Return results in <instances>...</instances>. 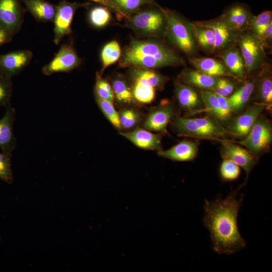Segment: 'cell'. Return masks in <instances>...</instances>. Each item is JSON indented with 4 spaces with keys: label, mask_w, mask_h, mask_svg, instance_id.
<instances>
[{
    "label": "cell",
    "mask_w": 272,
    "mask_h": 272,
    "mask_svg": "<svg viewBox=\"0 0 272 272\" xmlns=\"http://www.w3.org/2000/svg\"><path fill=\"white\" fill-rule=\"evenodd\" d=\"M272 22L267 26L262 33L258 37L263 41H266L271 39Z\"/></svg>",
    "instance_id": "obj_42"
},
{
    "label": "cell",
    "mask_w": 272,
    "mask_h": 272,
    "mask_svg": "<svg viewBox=\"0 0 272 272\" xmlns=\"http://www.w3.org/2000/svg\"><path fill=\"white\" fill-rule=\"evenodd\" d=\"M239 46L246 69L251 72L256 69L261 59L262 48L258 40L252 35L241 37Z\"/></svg>",
    "instance_id": "obj_16"
},
{
    "label": "cell",
    "mask_w": 272,
    "mask_h": 272,
    "mask_svg": "<svg viewBox=\"0 0 272 272\" xmlns=\"http://www.w3.org/2000/svg\"><path fill=\"white\" fill-rule=\"evenodd\" d=\"M162 10L166 18V29L169 39L183 52H191L194 42L187 27L176 14Z\"/></svg>",
    "instance_id": "obj_8"
},
{
    "label": "cell",
    "mask_w": 272,
    "mask_h": 272,
    "mask_svg": "<svg viewBox=\"0 0 272 272\" xmlns=\"http://www.w3.org/2000/svg\"><path fill=\"white\" fill-rule=\"evenodd\" d=\"M181 63L180 58L161 43L154 40H133L123 50L119 65L123 67L151 69Z\"/></svg>",
    "instance_id": "obj_2"
},
{
    "label": "cell",
    "mask_w": 272,
    "mask_h": 272,
    "mask_svg": "<svg viewBox=\"0 0 272 272\" xmlns=\"http://www.w3.org/2000/svg\"><path fill=\"white\" fill-rule=\"evenodd\" d=\"M13 92L12 78L0 75V106L6 107L10 104Z\"/></svg>",
    "instance_id": "obj_37"
},
{
    "label": "cell",
    "mask_w": 272,
    "mask_h": 272,
    "mask_svg": "<svg viewBox=\"0 0 272 272\" xmlns=\"http://www.w3.org/2000/svg\"><path fill=\"white\" fill-rule=\"evenodd\" d=\"M11 157L12 154L0 152V180L9 184L14 180Z\"/></svg>",
    "instance_id": "obj_33"
},
{
    "label": "cell",
    "mask_w": 272,
    "mask_h": 272,
    "mask_svg": "<svg viewBox=\"0 0 272 272\" xmlns=\"http://www.w3.org/2000/svg\"><path fill=\"white\" fill-rule=\"evenodd\" d=\"M133 97L137 102L149 104L156 90H162L169 78L150 69L132 67L129 72Z\"/></svg>",
    "instance_id": "obj_3"
},
{
    "label": "cell",
    "mask_w": 272,
    "mask_h": 272,
    "mask_svg": "<svg viewBox=\"0 0 272 272\" xmlns=\"http://www.w3.org/2000/svg\"><path fill=\"white\" fill-rule=\"evenodd\" d=\"M121 56V49L116 41H111L103 47L100 54L102 69L98 73L101 76L106 67L117 61Z\"/></svg>",
    "instance_id": "obj_25"
},
{
    "label": "cell",
    "mask_w": 272,
    "mask_h": 272,
    "mask_svg": "<svg viewBox=\"0 0 272 272\" xmlns=\"http://www.w3.org/2000/svg\"><path fill=\"white\" fill-rule=\"evenodd\" d=\"M227 69L232 75L242 77L244 75V64L241 55L236 49L225 53L223 56Z\"/></svg>",
    "instance_id": "obj_28"
},
{
    "label": "cell",
    "mask_w": 272,
    "mask_h": 272,
    "mask_svg": "<svg viewBox=\"0 0 272 272\" xmlns=\"http://www.w3.org/2000/svg\"><path fill=\"white\" fill-rule=\"evenodd\" d=\"M194 35L199 45L205 49H213L214 45V34L213 30L208 27L193 25Z\"/></svg>",
    "instance_id": "obj_30"
},
{
    "label": "cell",
    "mask_w": 272,
    "mask_h": 272,
    "mask_svg": "<svg viewBox=\"0 0 272 272\" xmlns=\"http://www.w3.org/2000/svg\"><path fill=\"white\" fill-rule=\"evenodd\" d=\"M90 5V3H80L62 0L56 5L53 21L55 44L58 45L65 36L71 34L72 23L76 11L79 8H87Z\"/></svg>",
    "instance_id": "obj_6"
},
{
    "label": "cell",
    "mask_w": 272,
    "mask_h": 272,
    "mask_svg": "<svg viewBox=\"0 0 272 272\" xmlns=\"http://www.w3.org/2000/svg\"><path fill=\"white\" fill-rule=\"evenodd\" d=\"M272 13L265 11L255 17L253 20V28L258 36H260L271 22Z\"/></svg>",
    "instance_id": "obj_39"
},
{
    "label": "cell",
    "mask_w": 272,
    "mask_h": 272,
    "mask_svg": "<svg viewBox=\"0 0 272 272\" xmlns=\"http://www.w3.org/2000/svg\"><path fill=\"white\" fill-rule=\"evenodd\" d=\"M248 18V13L243 6L237 5L231 7L225 14V21L230 27L239 29L242 28Z\"/></svg>",
    "instance_id": "obj_27"
},
{
    "label": "cell",
    "mask_w": 272,
    "mask_h": 272,
    "mask_svg": "<svg viewBox=\"0 0 272 272\" xmlns=\"http://www.w3.org/2000/svg\"><path fill=\"white\" fill-rule=\"evenodd\" d=\"M95 95L113 103L114 94L111 85L98 73L94 88Z\"/></svg>",
    "instance_id": "obj_36"
},
{
    "label": "cell",
    "mask_w": 272,
    "mask_h": 272,
    "mask_svg": "<svg viewBox=\"0 0 272 272\" xmlns=\"http://www.w3.org/2000/svg\"><path fill=\"white\" fill-rule=\"evenodd\" d=\"M119 134L140 148L157 151L162 150L161 135L147 129L137 128L132 131L121 132Z\"/></svg>",
    "instance_id": "obj_17"
},
{
    "label": "cell",
    "mask_w": 272,
    "mask_h": 272,
    "mask_svg": "<svg viewBox=\"0 0 272 272\" xmlns=\"http://www.w3.org/2000/svg\"><path fill=\"white\" fill-rule=\"evenodd\" d=\"M16 111L9 104L0 119V149L2 152L12 154L17 145V139L14 131Z\"/></svg>",
    "instance_id": "obj_14"
},
{
    "label": "cell",
    "mask_w": 272,
    "mask_h": 272,
    "mask_svg": "<svg viewBox=\"0 0 272 272\" xmlns=\"http://www.w3.org/2000/svg\"><path fill=\"white\" fill-rule=\"evenodd\" d=\"M200 97L205 108L202 112H209L217 118L219 112V102L217 94L212 90H203Z\"/></svg>",
    "instance_id": "obj_34"
},
{
    "label": "cell",
    "mask_w": 272,
    "mask_h": 272,
    "mask_svg": "<svg viewBox=\"0 0 272 272\" xmlns=\"http://www.w3.org/2000/svg\"><path fill=\"white\" fill-rule=\"evenodd\" d=\"M197 152V143L183 140L168 150L158 151V155L173 161H189L195 158Z\"/></svg>",
    "instance_id": "obj_18"
},
{
    "label": "cell",
    "mask_w": 272,
    "mask_h": 272,
    "mask_svg": "<svg viewBox=\"0 0 272 272\" xmlns=\"http://www.w3.org/2000/svg\"><path fill=\"white\" fill-rule=\"evenodd\" d=\"M218 77L205 74L198 70L186 69L182 72L180 79L185 84L194 86L203 90L213 91Z\"/></svg>",
    "instance_id": "obj_20"
},
{
    "label": "cell",
    "mask_w": 272,
    "mask_h": 272,
    "mask_svg": "<svg viewBox=\"0 0 272 272\" xmlns=\"http://www.w3.org/2000/svg\"><path fill=\"white\" fill-rule=\"evenodd\" d=\"M13 36L0 30V47L3 45L10 43L13 39Z\"/></svg>",
    "instance_id": "obj_43"
},
{
    "label": "cell",
    "mask_w": 272,
    "mask_h": 272,
    "mask_svg": "<svg viewBox=\"0 0 272 272\" xmlns=\"http://www.w3.org/2000/svg\"><path fill=\"white\" fill-rule=\"evenodd\" d=\"M28 11L38 23L53 22L56 5L46 0H21Z\"/></svg>",
    "instance_id": "obj_19"
},
{
    "label": "cell",
    "mask_w": 272,
    "mask_h": 272,
    "mask_svg": "<svg viewBox=\"0 0 272 272\" xmlns=\"http://www.w3.org/2000/svg\"><path fill=\"white\" fill-rule=\"evenodd\" d=\"M265 106L260 103L249 107L238 116L229 126V132L233 137L244 138L250 131Z\"/></svg>",
    "instance_id": "obj_13"
},
{
    "label": "cell",
    "mask_w": 272,
    "mask_h": 272,
    "mask_svg": "<svg viewBox=\"0 0 272 272\" xmlns=\"http://www.w3.org/2000/svg\"><path fill=\"white\" fill-rule=\"evenodd\" d=\"M254 89V83L251 81L247 82L228 98L233 112L240 110L244 107Z\"/></svg>",
    "instance_id": "obj_24"
},
{
    "label": "cell",
    "mask_w": 272,
    "mask_h": 272,
    "mask_svg": "<svg viewBox=\"0 0 272 272\" xmlns=\"http://www.w3.org/2000/svg\"><path fill=\"white\" fill-rule=\"evenodd\" d=\"M240 167L232 161L224 159L220 167V176L224 181L236 180L240 174Z\"/></svg>",
    "instance_id": "obj_35"
},
{
    "label": "cell",
    "mask_w": 272,
    "mask_h": 272,
    "mask_svg": "<svg viewBox=\"0 0 272 272\" xmlns=\"http://www.w3.org/2000/svg\"><path fill=\"white\" fill-rule=\"evenodd\" d=\"M33 54L20 49L0 54V75L12 78L20 74L30 64Z\"/></svg>",
    "instance_id": "obj_10"
},
{
    "label": "cell",
    "mask_w": 272,
    "mask_h": 272,
    "mask_svg": "<svg viewBox=\"0 0 272 272\" xmlns=\"http://www.w3.org/2000/svg\"><path fill=\"white\" fill-rule=\"evenodd\" d=\"M117 15L127 17L140 11L145 5H156L154 0H112Z\"/></svg>",
    "instance_id": "obj_26"
},
{
    "label": "cell",
    "mask_w": 272,
    "mask_h": 272,
    "mask_svg": "<svg viewBox=\"0 0 272 272\" xmlns=\"http://www.w3.org/2000/svg\"><path fill=\"white\" fill-rule=\"evenodd\" d=\"M213 91L217 95L227 97L229 94L225 89L220 77L218 78L216 85Z\"/></svg>",
    "instance_id": "obj_41"
},
{
    "label": "cell",
    "mask_w": 272,
    "mask_h": 272,
    "mask_svg": "<svg viewBox=\"0 0 272 272\" xmlns=\"http://www.w3.org/2000/svg\"><path fill=\"white\" fill-rule=\"evenodd\" d=\"M233 191L227 197L205 200V226L210 232L212 247L218 254H230L243 249L246 242L239 231L237 218L243 196Z\"/></svg>",
    "instance_id": "obj_1"
},
{
    "label": "cell",
    "mask_w": 272,
    "mask_h": 272,
    "mask_svg": "<svg viewBox=\"0 0 272 272\" xmlns=\"http://www.w3.org/2000/svg\"><path fill=\"white\" fill-rule=\"evenodd\" d=\"M121 127L129 128L138 121L139 115L134 110L130 108L122 109L118 113Z\"/></svg>",
    "instance_id": "obj_38"
},
{
    "label": "cell",
    "mask_w": 272,
    "mask_h": 272,
    "mask_svg": "<svg viewBox=\"0 0 272 272\" xmlns=\"http://www.w3.org/2000/svg\"><path fill=\"white\" fill-rule=\"evenodd\" d=\"M220 79L225 89L228 94L229 95L231 94L234 89V85L233 83L230 81L224 78H220Z\"/></svg>",
    "instance_id": "obj_45"
},
{
    "label": "cell",
    "mask_w": 272,
    "mask_h": 272,
    "mask_svg": "<svg viewBox=\"0 0 272 272\" xmlns=\"http://www.w3.org/2000/svg\"><path fill=\"white\" fill-rule=\"evenodd\" d=\"M199 25L212 29L214 34L213 49L222 48L230 40V27L224 21L199 23Z\"/></svg>",
    "instance_id": "obj_23"
},
{
    "label": "cell",
    "mask_w": 272,
    "mask_h": 272,
    "mask_svg": "<svg viewBox=\"0 0 272 272\" xmlns=\"http://www.w3.org/2000/svg\"><path fill=\"white\" fill-rule=\"evenodd\" d=\"M114 100L119 105H130L135 102L130 84L121 76L113 78L111 84Z\"/></svg>",
    "instance_id": "obj_22"
},
{
    "label": "cell",
    "mask_w": 272,
    "mask_h": 272,
    "mask_svg": "<svg viewBox=\"0 0 272 272\" xmlns=\"http://www.w3.org/2000/svg\"><path fill=\"white\" fill-rule=\"evenodd\" d=\"M26 10L20 0H0V30L12 36L20 31Z\"/></svg>",
    "instance_id": "obj_7"
},
{
    "label": "cell",
    "mask_w": 272,
    "mask_h": 272,
    "mask_svg": "<svg viewBox=\"0 0 272 272\" xmlns=\"http://www.w3.org/2000/svg\"><path fill=\"white\" fill-rule=\"evenodd\" d=\"M127 27L137 34L144 36H152L160 32L166 25V18L163 10L153 9L139 11L128 17Z\"/></svg>",
    "instance_id": "obj_5"
},
{
    "label": "cell",
    "mask_w": 272,
    "mask_h": 272,
    "mask_svg": "<svg viewBox=\"0 0 272 272\" xmlns=\"http://www.w3.org/2000/svg\"><path fill=\"white\" fill-rule=\"evenodd\" d=\"M219 102V112L217 119L222 121L228 120L231 116L232 109L226 97L217 94Z\"/></svg>",
    "instance_id": "obj_40"
},
{
    "label": "cell",
    "mask_w": 272,
    "mask_h": 272,
    "mask_svg": "<svg viewBox=\"0 0 272 272\" xmlns=\"http://www.w3.org/2000/svg\"><path fill=\"white\" fill-rule=\"evenodd\" d=\"M174 109L170 102L163 100L157 107L152 110L143 125L146 129L169 134L167 124L174 116Z\"/></svg>",
    "instance_id": "obj_11"
},
{
    "label": "cell",
    "mask_w": 272,
    "mask_h": 272,
    "mask_svg": "<svg viewBox=\"0 0 272 272\" xmlns=\"http://www.w3.org/2000/svg\"><path fill=\"white\" fill-rule=\"evenodd\" d=\"M97 105L107 119L118 129L121 128L119 114L115 109L113 103L95 95Z\"/></svg>",
    "instance_id": "obj_31"
},
{
    "label": "cell",
    "mask_w": 272,
    "mask_h": 272,
    "mask_svg": "<svg viewBox=\"0 0 272 272\" xmlns=\"http://www.w3.org/2000/svg\"><path fill=\"white\" fill-rule=\"evenodd\" d=\"M90 1L96 3L100 5L107 7L110 10H112L117 14V11L114 6L112 0H89Z\"/></svg>",
    "instance_id": "obj_44"
},
{
    "label": "cell",
    "mask_w": 272,
    "mask_h": 272,
    "mask_svg": "<svg viewBox=\"0 0 272 272\" xmlns=\"http://www.w3.org/2000/svg\"><path fill=\"white\" fill-rule=\"evenodd\" d=\"M88 18L93 26L97 28L103 27L111 19L110 9L100 5L93 7L89 11Z\"/></svg>",
    "instance_id": "obj_29"
},
{
    "label": "cell",
    "mask_w": 272,
    "mask_h": 272,
    "mask_svg": "<svg viewBox=\"0 0 272 272\" xmlns=\"http://www.w3.org/2000/svg\"><path fill=\"white\" fill-rule=\"evenodd\" d=\"M81 60L71 43L61 45L54 57L42 68V73L50 76L57 73H68L78 67Z\"/></svg>",
    "instance_id": "obj_9"
},
{
    "label": "cell",
    "mask_w": 272,
    "mask_h": 272,
    "mask_svg": "<svg viewBox=\"0 0 272 272\" xmlns=\"http://www.w3.org/2000/svg\"><path fill=\"white\" fill-rule=\"evenodd\" d=\"M271 141L270 122L260 114L244 139L235 143L246 148L253 155L258 156L268 150Z\"/></svg>",
    "instance_id": "obj_4"
},
{
    "label": "cell",
    "mask_w": 272,
    "mask_h": 272,
    "mask_svg": "<svg viewBox=\"0 0 272 272\" xmlns=\"http://www.w3.org/2000/svg\"><path fill=\"white\" fill-rule=\"evenodd\" d=\"M194 67L200 72L215 77H231L233 75L221 61L209 57L193 58L190 60Z\"/></svg>",
    "instance_id": "obj_21"
},
{
    "label": "cell",
    "mask_w": 272,
    "mask_h": 272,
    "mask_svg": "<svg viewBox=\"0 0 272 272\" xmlns=\"http://www.w3.org/2000/svg\"><path fill=\"white\" fill-rule=\"evenodd\" d=\"M258 99L265 106L270 109L272 103V80L269 76L262 77L259 81L258 90Z\"/></svg>",
    "instance_id": "obj_32"
},
{
    "label": "cell",
    "mask_w": 272,
    "mask_h": 272,
    "mask_svg": "<svg viewBox=\"0 0 272 272\" xmlns=\"http://www.w3.org/2000/svg\"><path fill=\"white\" fill-rule=\"evenodd\" d=\"M175 94L180 107L192 114L202 112L203 105L201 97L189 85L176 82Z\"/></svg>",
    "instance_id": "obj_15"
},
{
    "label": "cell",
    "mask_w": 272,
    "mask_h": 272,
    "mask_svg": "<svg viewBox=\"0 0 272 272\" xmlns=\"http://www.w3.org/2000/svg\"><path fill=\"white\" fill-rule=\"evenodd\" d=\"M221 156L242 168L247 176L256 164V160L249 151L234 144L231 141H222Z\"/></svg>",
    "instance_id": "obj_12"
}]
</instances>
